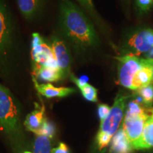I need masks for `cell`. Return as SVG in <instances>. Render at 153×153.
Here are the masks:
<instances>
[{"instance_id": "6da1fadb", "label": "cell", "mask_w": 153, "mask_h": 153, "mask_svg": "<svg viewBox=\"0 0 153 153\" xmlns=\"http://www.w3.org/2000/svg\"><path fill=\"white\" fill-rule=\"evenodd\" d=\"M58 26L60 37L76 57H85L99 45V40L92 23L70 0L60 1Z\"/></svg>"}, {"instance_id": "7a4b0ae2", "label": "cell", "mask_w": 153, "mask_h": 153, "mask_svg": "<svg viewBox=\"0 0 153 153\" xmlns=\"http://www.w3.org/2000/svg\"><path fill=\"white\" fill-rule=\"evenodd\" d=\"M21 43L14 17L8 5L0 0V76L11 79L18 68Z\"/></svg>"}, {"instance_id": "3957f363", "label": "cell", "mask_w": 153, "mask_h": 153, "mask_svg": "<svg viewBox=\"0 0 153 153\" xmlns=\"http://www.w3.org/2000/svg\"><path fill=\"white\" fill-rule=\"evenodd\" d=\"M21 111L19 103L9 89L0 84V131L11 140L21 133Z\"/></svg>"}, {"instance_id": "277c9868", "label": "cell", "mask_w": 153, "mask_h": 153, "mask_svg": "<svg viewBox=\"0 0 153 153\" xmlns=\"http://www.w3.org/2000/svg\"><path fill=\"white\" fill-rule=\"evenodd\" d=\"M150 108L145 107L143 103L136 99L128 104L121 126L132 148L142 135L145 123L150 114Z\"/></svg>"}, {"instance_id": "5b68a950", "label": "cell", "mask_w": 153, "mask_h": 153, "mask_svg": "<svg viewBox=\"0 0 153 153\" xmlns=\"http://www.w3.org/2000/svg\"><path fill=\"white\" fill-rule=\"evenodd\" d=\"M128 96L118 94L114 100L109 114L100 124V128L97 136V144L99 150L106 148L111 140L117 132L124 116L126 103Z\"/></svg>"}, {"instance_id": "8992f818", "label": "cell", "mask_w": 153, "mask_h": 153, "mask_svg": "<svg viewBox=\"0 0 153 153\" xmlns=\"http://www.w3.org/2000/svg\"><path fill=\"white\" fill-rule=\"evenodd\" d=\"M118 60V84L131 89L132 81L136 72L143 66L146 59L136 55L126 54L116 57Z\"/></svg>"}, {"instance_id": "52a82bcc", "label": "cell", "mask_w": 153, "mask_h": 153, "mask_svg": "<svg viewBox=\"0 0 153 153\" xmlns=\"http://www.w3.org/2000/svg\"><path fill=\"white\" fill-rule=\"evenodd\" d=\"M31 42V56L33 71L43 66L57 67L53 49L39 34H33Z\"/></svg>"}, {"instance_id": "ba28073f", "label": "cell", "mask_w": 153, "mask_h": 153, "mask_svg": "<svg viewBox=\"0 0 153 153\" xmlns=\"http://www.w3.org/2000/svg\"><path fill=\"white\" fill-rule=\"evenodd\" d=\"M51 47L57 68L62 74L63 79L70 77L72 74V55L68 44L60 36H55L52 38Z\"/></svg>"}, {"instance_id": "9c48e42d", "label": "cell", "mask_w": 153, "mask_h": 153, "mask_svg": "<svg viewBox=\"0 0 153 153\" xmlns=\"http://www.w3.org/2000/svg\"><path fill=\"white\" fill-rule=\"evenodd\" d=\"M153 47V29L147 28L135 31L129 36L126 48L129 54L140 55L146 53Z\"/></svg>"}, {"instance_id": "30bf717a", "label": "cell", "mask_w": 153, "mask_h": 153, "mask_svg": "<svg viewBox=\"0 0 153 153\" xmlns=\"http://www.w3.org/2000/svg\"><path fill=\"white\" fill-rule=\"evenodd\" d=\"M36 90L40 94L46 98L54 97H65L76 92V89L72 87H56L51 84H38L35 78L33 77Z\"/></svg>"}, {"instance_id": "8fae6325", "label": "cell", "mask_w": 153, "mask_h": 153, "mask_svg": "<svg viewBox=\"0 0 153 153\" xmlns=\"http://www.w3.org/2000/svg\"><path fill=\"white\" fill-rule=\"evenodd\" d=\"M153 61L147 60L143 66L136 72L132 81L131 90L137 91L150 85L152 80Z\"/></svg>"}, {"instance_id": "7c38bea8", "label": "cell", "mask_w": 153, "mask_h": 153, "mask_svg": "<svg viewBox=\"0 0 153 153\" xmlns=\"http://www.w3.org/2000/svg\"><path fill=\"white\" fill-rule=\"evenodd\" d=\"M133 148L137 150L153 148V108H150L140 138L133 145Z\"/></svg>"}, {"instance_id": "4fadbf2b", "label": "cell", "mask_w": 153, "mask_h": 153, "mask_svg": "<svg viewBox=\"0 0 153 153\" xmlns=\"http://www.w3.org/2000/svg\"><path fill=\"white\" fill-rule=\"evenodd\" d=\"M111 143V153H131L133 148L128 140L122 126L115 133Z\"/></svg>"}, {"instance_id": "5bb4252c", "label": "cell", "mask_w": 153, "mask_h": 153, "mask_svg": "<svg viewBox=\"0 0 153 153\" xmlns=\"http://www.w3.org/2000/svg\"><path fill=\"white\" fill-rule=\"evenodd\" d=\"M17 5L26 20H33L41 11L43 0H16Z\"/></svg>"}, {"instance_id": "9a60e30c", "label": "cell", "mask_w": 153, "mask_h": 153, "mask_svg": "<svg viewBox=\"0 0 153 153\" xmlns=\"http://www.w3.org/2000/svg\"><path fill=\"white\" fill-rule=\"evenodd\" d=\"M44 114H45L44 106H42L41 107L38 106H36L35 109L26 116L24 120V125L26 130L36 133L41 128L44 120L45 119V118L44 117Z\"/></svg>"}, {"instance_id": "2e32d148", "label": "cell", "mask_w": 153, "mask_h": 153, "mask_svg": "<svg viewBox=\"0 0 153 153\" xmlns=\"http://www.w3.org/2000/svg\"><path fill=\"white\" fill-rule=\"evenodd\" d=\"M40 79L48 82H55L63 79L62 74L57 67L43 66L34 70Z\"/></svg>"}, {"instance_id": "e0dca14e", "label": "cell", "mask_w": 153, "mask_h": 153, "mask_svg": "<svg viewBox=\"0 0 153 153\" xmlns=\"http://www.w3.org/2000/svg\"><path fill=\"white\" fill-rule=\"evenodd\" d=\"M51 143L49 137L37 135L34 142L33 153H51Z\"/></svg>"}, {"instance_id": "ac0fdd59", "label": "cell", "mask_w": 153, "mask_h": 153, "mask_svg": "<svg viewBox=\"0 0 153 153\" xmlns=\"http://www.w3.org/2000/svg\"><path fill=\"white\" fill-rule=\"evenodd\" d=\"M137 94L142 99L143 104L147 108H152L153 104V85L150 84L146 87L137 90Z\"/></svg>"}, {"instance_id": "d6986e66", "label": "cell", "mask_w": 153, "mask_h": 153, "mask_svg": "<svg viewBox=\"0 0 153 153\" xmlns=\"http://www.w3.org/2000/svg\"><path fill=\"white\" fill-rule=\"evenodd\" d=\"M55 132V128L54 124L49 121L45 118L44 120L43 124H42L41 128L35 133L36 135H41V136H45L52 138L54 136Z\"/></svg>"}, {"instance_id": "ffe728a7", "label": "cell", "mask_w": 153, "mask_h": 153, "mask_svg": "<svg viewBox=\"0 0 153 153\" xmlns=\"http://www.w3.org/2000/svg\"><path fill=\"white\" fill-rule=\"evenodd\" d=\"M80 91L82 96L86 100L91 101V102H97L98 101L97 98V90L93 86L89 84L86 85L85 87L80 88Z\"/></svg>"}, {"instance_id": "44dd1931", "label": "cell", "mask_w": 153, "mask_h": 153, "mask_svg": "<svg viewBox=\"0 0 153 153\" xmlns=\"http://www.w3.org/2000/svg\"><path fill=\"white\" fill-rule=\"evenodd\" d=\"M111 111V107L107 104H99L98 106V115L100 122L102 123L104 120L106 119L108 115L109 114Z\"/></svg>"}, {"instance_id": "7402d4cb", "label": "cell", "mask_w": 153, "mask_h": 153, "mask_svg": "<svg viewBox=\"0 0 153 153\" xmlns=\"http://www.w3.org/2000/svg\"><path fill=\"white\" fill-rule=\"evenodd\" d=\"M70 77L72 81L73 82L76 86H77V87L79 88V89L85 87L86 85H87L88 84L87 82L89 81V77L86 75L81 76L80 77H76L74 74H72Z\"/></svg>"}, {"instance_id": "603a6c76", "label": "cell", "mask_w": 153, "mask_h": 153, "mask_svg": "<svg viewBox=\"0 0 153 153\" xmlns=\"http://www.w3.org/2000/svg\"><path fill=\"white\" fill-rule=\"evenodd\" d=\"M136 4L142 11H149L153 5V0H136Z\"/></svg>"}, {"instance_id": "cb8c5ba5", "label": "cell", "mask_w": 153, "mask_h": 153, "mask_svg": "<svg viewBox=\"0 0 153 153\" xmlns=\"http://www.w3.org/2000/svg\"><path fill=\"white\" fill-rule=\"evenodd\" d=\"M51 153H70L68 147L64 143H60L58 147L53 148L51 150Z\"/></svg>"}, {"instance_id": "d4e9b609", "label": "cell", "mask_w": 153, "mask_h": 153, "mask_svg": "<svg viewBox=\"0 0 153 153\" xmlns=\"http://www.w3.org/2000/svg\"><path fill=\"white\" fill-rule=\"evenodd\" d=\"M82 7H84L88 11H93L94 7L91 0H77Z\"/></svg>"}, {"instance_id": "484cf974", "label": "cell", "mask_w": 153, "mask_h": 153, "mask_svg": "<svg viewBox=\"0 0 153 153\" xmlns=\"http://www.w3.org/2000/svg\"><path fill=\"white\" fill-rule=\"evenodd\" d=\"M144 58L147 59V60L153 61V47L150 51H148L146 53H145Z\"/></svg>"}, {"instance_id": "4316f807", "label": "cell", "mask_w": 153, "mask_h": 153, "mask_svg": "<svg viewBox=\"0 0 153 153\" xmlns=\"http://www.w3.org/2000/svg\"><path fill=\"white\" fill-rule=\"evenodd\" d=\"M152 80H153V67H152Z\"/></svg>"}, {"instance_id": "83f0119b", "label": "cell", "mask_w": 153, "mask_h": 153, "mask_svg": "<svg viewBox=\"0 0 153 153\" xmlns=\"http://www.w3.org/2000/svg\"><path fill=\"white\" fill-rule=\"evenodd\" d=\"M24 153H31V152H25Z\"/></svg>"}]
</instances>
